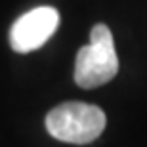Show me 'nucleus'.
<instances>
[{"mask_svg":"<svg viewBox=\"0 0 147 147\" xmlns=\"http://www.w3.org/2000/svg\"><path fill=\"white\" fill-rule=\"evenodd\" d=\"M107 119L98 105L67 101L46 115V130L50 136L65 143H92L105 130Z\"/></svg>","mask_w":147,"mask_h":147,"instance_id":"2","label":"nucleus"},{"mask_svg":"<svg viewBox=\"0 0 147 147\" xmlns=\"http://www.w3.org/2000/svg\"><path fill=\"white\" fill-rule=\"evenodd\" d=\"M59 27V11L54 6H38L25 11L10 31L11 50L17 54H29L42 48Z\"/></svg>","mask_w":147,"mask_h":147,"instance_id":"3","label":"nucleus"},{"mask_svg":"<svg viewBox=\"0 0 147 147\" xmlns=\"http://www.w3.org/2000/svg\"><path fill=\"white\" fill-rule=\"evenodd\" d=\"M119 73V57L111 29L103 23L90 31V44L82 46L75 59V82L80 88H98L113 80Z\"/></svg>","mask_w":147,"mask_h":147,"instance_id":"1","label":"nucleus"}]
</instances>
